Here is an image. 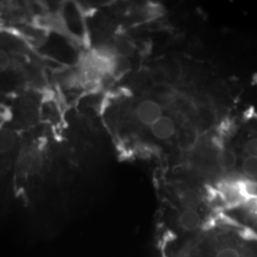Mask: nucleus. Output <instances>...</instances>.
Returning a JSON list of instances; mask_svg holds the SVG:
<instances>
[{
    "mask_svg": "<svg viewBox=\"0 0 257 257\" xmlns=\"http://www.w3.org/2000/svg\"><path fill=\"white\" fill-rule=\"evenodd\" d=\"M131 68V62L128 60V58L125 57H120L115 55V59H114V63L112 67V72L111 75H115V76H120L122 74H126Z\"/></svg>",
    "mask_w": 257,
    "mask_h": 257,
    "instance_id": "6e6552de",
    "label": "nucleus"
},
{
    "mask_svg": "<svg viewBox=\"0 0 257 257\" xmlns=\"http://www.w3.org/2000/svg\"><path fill=\"white\" fill-rule=\"evenodd\" d=\"M237 152L240 156L257 157V133L248 134V137L242 141L241 149Z\"/></svg>",
    "mask_w": 257,
    "mask_h": 257,
    "instance_id": "423d86ee",
    "label": "nucleus"
},
{
    "mask_svg": "<svg viewBox=\"0 0 257 257\" xmlns=\"http://www.w3.org/2000/svg\"><path fill=\"white\" fill-rule=\"evenodd\" d=\"M151 133L157 140L166 141L173 138L176 134V124L175 120L168 115H163L161 118L150 127Z\"/></svg>",
    "mask_w": 257,
    "mask_h": 257,
    "instance_id": "20e7f679",
    "label": "nucleus"
},
{
    "mask_svg": "<svg viewBox=\"0 0 257 257\" xmlns=\"http://www.w3.org/2000/svg\"><path fill=\"white\" fill-rule=\"evenodd\" d=\"M16 135L8 128H0V154H6L16 145Z\"/></svg>",
    "mask_w": 257,
    "mask_h": 257,
    "instance_id": "0eeeda50",
    "label": "nucleus"
},
{
    "mask_svg": "<svg viewBox=\"0 0 257 257\" xmlns=\"http://www.w3.org/2000/svg\"><path fill=\"white\" fill-rule=\"evenodd\" d=\"M11 63L9 55L6 51L0 49V74L8 70Z\"/></svg>",
    "mask_w": 257,
    "mask_h": 257,
    "instance_id": "1a4fd4ad",
    "label": "nucleus"
},
{
    "mask_svg": "<svg viewBox=\"0 0 257 257\" xmlns=\"http://www.w3.org/2000/svg\"><path fill=\"white\" fill-rule=\"evenodd\" d=\"M115 55L107 48L95 49L84 56L80 64L83 78L88 81H97L105 75L111 74Z\"/></svg>",
    "mask_w": 257,
    "mask_h": 257,
    "instance_id": "f257e3e1",
    "label": "nucleus"
},
{
    "mask_svg": "<svg viewBox=\"0 0 257 257\" xmlns=\"http://www.w3.org/2000/svg\"><path fill=\"white\" fill-rule=\"evenodd\" d=\"M112 52L116 56L128 58L135 54L136 47L133 41H131L128 38L121 37L118 38L112 47Z\"/></svg>",
    "mask_w": 257,
    "mask_h": 257,
    "instance_id": "39448f33",
    "label": "nucleus"
},
{
    "mask_svg": "<svg viewBox=\"0 0 257 257\" xmlns=\"http://www.w3.org/2000/svg\"><path fill=\"white\" fill-rule=\"evenodd\" d=\"M44 156L37 145H30L21 152L18 161V172L22 176H34L42 171Z\"/></svg>",
    "mask_w": 257,
    "mask_h": 257,
    "instance_id": "f03ea898",
    "label": "nucleus"
},
{
    "mask_svg": "<svg viewBox=\"0 0 257 257\" xmlns=\"http://www.w3.org/2000/svg\"><path fill=\"white\" fill-rule=\"evenodd\" d=\"M163 115L162 106L154 99H145L140 102L136 109V116L138 122L149 128Z\"/></svg>",
    "mask_w": 257,
    "mask_h": 257,
    "instance_id": "7ed1b4c3",
    "label": "nucleus"
}]
</instances>
